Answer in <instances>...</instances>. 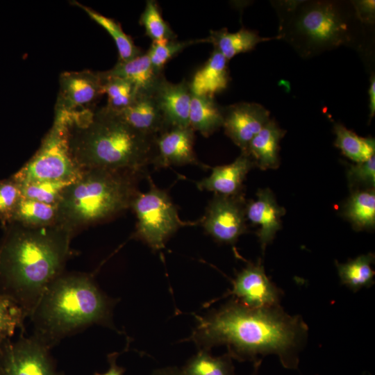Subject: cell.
<instances>
[{"label": "cell", "instance_id": "17", "mask_svg": "<svg viewBox=\"0 0 375 375\" xmlns=\"http://www.w3.org/2000/svg\"><path fill=\"white\" fill-rule=\"evenodd\" d=\"M254 166L250 156L241 152L233 162L212 167L210 176L198 181L197 187L200 190L210 191L224 196L243 194V182Z\"/></svg>", "mask_w": 375, "mask_h": 375}, {"label": "cell", "instance_id": "18", "mask_svg": "<svg viewBox=\"0 0 375 375\" xmlns=\"http://www.w3.org/2000/svg\"><path fill=\"white\" fill-rule=\"evenodd\" d=\"M118 112L131 126L151 136L168 128L153 94H138L131 105Z\"/></svg>", "mask_w": 375, "mask_h": 375}, {"label": "cell", "instance_id": "14", "mask_svg": "<svg viewBox=\"0 0 375 375\" xmlns=\"http://www.w3.org/2000/svg\"><path fill=\"white\" fill-rule=\"evenodd\" d=\"M194 131L190 127H169L156 137L152 164L156 169L196 165L208 167L197 160L194 151Z\"/></svg>", "mask_w": 375, "mask_h": 375}, {"label": "cell", "instance_id": "16", "mask_svg": "<svg viewBox=\"0 0 375 375\" xmlns=\"http://www.w3.org/2000/svg\"><path fill=\"white\" fill-rule=\"evenodd\" d=\"M190 82L185 80L178 83L168 81L165 77L153 92L163 114L167 128L187 127L192 99Z\"/></svg>", "mask_w": 375, "mask_h": 375}, {"label": "cell", "instance_id": "19", "mask_svg": "<svg viewBox=\"0 0 375 375\" xmlns=\"http://www.w3.org/2000/svg\"><path fill=\"white\" fill-rule=\"evenodd\" d=\"M229 81L228 60L214 49L205 64L194 74L190 87L193 94L214 97L226 89Z\"/></svg>", "mask_w": 375, "mask_h": 375}, {"label": "cell", "instance_id": "29", "mask_svg": "<svg viewBox=\"0 0 375 375\" xmlns=\"http://www.w3.org/2000/svg\"><path fill=\"white\" fill-rule=\"evenodd\" d=\"M233 358L228 354L212 356L201 350L181 368L183 375H235Z\"/></svg>", "mask_w": 375, "mask_h": 375}, {"label": "cell", "instance_id": "28", "mask_svg": "<svg viewBox=\"0 0 375 375\" xmlns=\"http://www.w3.org/2000/svg\"><path fill=\"white\" fill-rule=\"evenodd\" d=\"M11 222L32 227L55 224L57 222L56 206L22 197Z\"/></svg>", "mask_w": 375, "mask_h": 375}, {"label": "cell", "instance_id": "9", "mask_svg": "<svg viewBox=\"0 0 375 375\" xmlns=\"http://www.w3.org/2000/svg\"><path fill=\"white\" fill-rule=\"evenodd\" d=\"M47 346L22 335L0 347V375H59Z\"/></svg>", "mask_w": 375, "mask_h": 375}, {"label": "cell", "instance_id": "2", "mask_svg": "<svg viewBox=\"0 0 375 375\" xmlns=\"http://www.w3.org/2000/svg\"><path fill=\"white\" fill-rule=\"evenodd\" d=\"M0 239V294L29 317L47 287L63 272L74 233L58 224L11 222Z\"/></svg>", "mask_w": 375, "mask_h": 375}, {"label": "cell", "instance_id": "13", "mask_svg": "<svg viewBox=\"0 0 375 375\" xmlns=\"http://www.w3.org/2000/svg\"><path fill=\"white\" fill-rule=\"evenodd\" d=\"M269 119V112L259 103L240 102L223 108L224 132L242 153Z\"/></svg>", "mask_w": 375, "mask_h": 375}, {"label": "cell", "instance_id": "10", "mask_svg": "<svg viewBox=\"0 0 375 375\" xmlns=\"http://www.w3.org/2000/svg\"><path fill=\"white\" fill-rule=\"evenodd\" d=\"M245 207L243 194L236 196L214 194L199 222L206 232L217 242L234 244L247 231Z\"/></svg>", "mask_w": 375, "mask_h": 375}, {"label": "cell", "instance_id": "22", "mask_svg": "<svg viewBox=\"0 0 375 375\" xmlns=\"http://www.w3.org/2000/svg\"><path fill=\"white\" fill-rule=\"evenodd\" d=\"M281 38H262L257 32L242 28L235 33H230L226 28L210 31L206 42L211 43L214 49L218 51L228 60L236 55L246 53L255 49L260 42Z\"/></svg>", "mask_w": 375, "mask_h": 375}, {"label": "cell", "instance_id": "33", "mask_svg": "<svg viewBox=\"0 0 375 375\" xmlns=\"http://www.w3.org/2000/svg\"><path fill=\"white\" fill-rule=\"evenodd\" d=\"M71 183L40 181L18 183L20 185L23 198L56 206L60 199L64 189Z\"/></svg>", "mask_w": 375, "mask_h": 375}, {"label": "cell", "instance_id": "37", "mask_svg": "<svg viewBox=\"0 0 375 375\" xmlns=\"http://www.w3.org/2000/svg\"><path fill=\"white\" fill-rule=\"evenodd\" d=\"M351 3L359 21L362 23L372 24L374 19V1L362 0Z\"/></svg>", "mask_w": 375, "mask_h": 375}, {"label": "cell", "instance_id": "41", "mask_svg": "<svg viewBox=\"0 0 375 375\" xmlns=\"http://www.w3.org/2000/svg\"><path fill=\"white\" fill-rule=\"evenodd\" d=\"M59 375H60V374H59Z\"/></svg>", "mask_w": 375, "mask_h": 375}, {"label": "cell", "instance_id": "39", "mask_svg": "<svg viewBox=\"0 0 375 375\" xmlns=\"http://www.w3.org/2000/svg\"><path fill=\"white\" fill-rule=\"evenodd\" d=\"M108 361L110 364L108 370L104 374L96 373L94 375H123L124 369L117 365L115 354L109 355Z\"/></svg>", "mask_w": 375, "mask_h": 375}, {"label": "cell", "instance_id": "32", "mask_svg": "<svg viewBox=\"0 0 375 375\" xmlns=\"http://www.w3.org/2000/svg\"><path fill=\"white\" fill-rule=\"evenodd\" d=\"M26 316L13 301L0 294V347L10 340L17 329L23 328Z\"/></svg>", "mask_w": 375, "mask_h": 375}, {"label": "cell", "instance_id": "40", "mask_svg": "<svg viewBox=\"0 0 375 375\" xmlns=\"http://www.w3.org/2000/svg\"><path fill=\"white\" fill-rule=\"evenodd\" d=\"M369 117L372 119L375 114V77L374 74L371 76L369 88Z\"/></svg>", "mask_w": 375, "mask_h": 375}, {"label": "cell", "instance_id": "4", "mask_svg": "<svg viewBox=\"0 0 375 375\" xmlns=\"http://www.w3.org/2000/svg\"><path fill=\"white\" fill-rule=\"evenodd\" d=\"M112 303L92 276L63 273L46 289L29 316L33 337L49 348L93 324L110 322Z\"/></svg>", "mask_w": 375, "mask_h": 375}, {"label": "cell", "instance_id": "12", "mask_svg": "<svg viewBox=\"0 0 375 375\" xmlns=\"http://www.w3.org/2000/svg\"><path fill=\"white\" fill-rule=\"evenodd\" d=\"M231 294L249 308H259L280 305L283 292L267 276L260 260L249 263L233 281Z\"/></svg>", "mask_w": 375, "mask_h": 375}, {"label": "cell", "instance_id": "23", "mask_svg": "<svg viewBox=\"0 0 375 375\" xmlns=\"http://www.w3.org/2000/svg\"><path fill=\"white\" fill-rule=\"evenodd\" d=\"M189 125L203 136L208 137L223 126V108L214 97L192 94Z\"/></svg>", "mask_w": 375, "mask_h": 375}, {"label": "cell", "instance_id": "5", "mask_svg": "<svg viewBox=\"0 0 375 375\" xmlns=\"http://www.w3.org/2000/svg\"><path fill=\"white\" fill-rule=\"evenodd\" d=\"M140 176L127 172L92 169L63 190L57 208V222L72 233L131 208Z\"/></svg>", "mask_w": 375, "mask_h": 375}, {"label": "cell", "instance_id": "3", "mask_svg": "<svg viewBox=\"0 0 375 375\" xmlns=\"http://www.w3.org/2000/svg\"><path fill=\"white\" fill-rule=\"evenodd\" d=\"M67 140L70 153L83 171L99 169L144 174L152 164L156 137L131 126L106 106L69 112Z\"/></svg>", "mask_w": 375, "mask_h": 375}, {"label": "cell", "instance_id": "1", "mask_svg": "<svg viewBox=\"0 0 375 375\" xmlns=\"http://www.w3.org/2000/svg\"><path fill=\"white\" fill-rule=\"evenodd\" d=\"M308 326L301 315H292L281 305L253 308L233 299L198 317L191 339L208 351L224 344L233 359L262 362L259 356L275 355L283 367L297 369L308 340Z\"/></svg>", "mask_w": 375, "mask_h": 375}, {"label": "cell", "instance_id": "36", "mask_svg": "<svg viewBox=\"0 0 375 375\" xmlns=\"http://www.w3.org/2000/svg\"><path fill=\"white\" fill-rule=\"evenodd\" d=\"M351 188L364 186L374 188L375 186V156L366 161L350 165L347 173Z\"/></svg>", "mask_w": 375, "mask_h": 375}, {"label": "cell", "instance_id": "31", "mask_svg": "<svg viewBox=\"0 0 375 375\" xmlns=\"http://www.w3.org/2000/svg\"><path fill=\"white\" fill-rule=\"evenodd\" d=\"M140 22L152 42L160 43L176 40V35L162 18L159 7L153 0L147 1Z\"/></svg>", "mask_w": 375, "mask_h": 375}, {"label": "cell", "instance_id": "27", "mask_svg": "<svg viewBox=\"0 0 375 375\" xmlns=\"http://www.w3.org/2000/svg\"><path fill=\"white\" fill-rule=\"evenodd\" d=\"M333 131L336 135L335 146L348 158L361 162L374 156V138L358 136L340 123L334 125Z\"/></svg>", "mask_w": 375, "mask_h": 375}, {"label": "cell", "instance_id": "34", "mask_svg": "<svg viewBox=\"0 0 375 375\" xmlns=\"http://www.w3.org/2000/svg\"><path fill=\"white\" fill-rule=\"evenodd\" d=\"M201 42H206V39H195L185 41L176 40L165 42H152L147 53L152 66L159 72H162L167 62L181 53L185 48Z\"/></svg>", "mask_w": 375, "mask_h": 375}, {"label": "cell", "instance_id": "15", "mask_svg": "<svg viewBox=\"0 0 375 375\" xmlns=\"http://www.w3.org/2000/svg\"><path fill=\"white\" fill-rule=\"evenodd\" d=\"M256 197V200L246 203L245 214L247 220L259 226L256 235L264 253L281 228V217L285 214V208L278 204L269 188L258 190Z\"/></svg>", "mask_w": 375, "mask_h": 375}, {"label": "cell", "instance_id": "21", "mask_svg": "<svg viewBox=\"0 0 375 375\" xmlns=\"http://www.w3.org/2000/svg\"><path fill=\"white\" fill-rule=\"evenodd\" d=\"M285 133V131L270 119L252 139L246 153L250 156L254 165L262 170L278 168L280 164L279 143Z\"/></svg>", "mask_w": 375, "mask_h": 375}, {"label": "cell", "instance_id": "6", "mask_svg": "<svg viewBox=\"0 0 375 375\" xmlns=\"http://www.w3.org/2000/svg\"><path fill=\"white\" fill-rule=\"evenodd\" d=\"M283 20L284 33L305 55L353 42V17L339 3L328 1L290 3Z\"/></svg>", "mask_w": 375, "mask_h": 375}, {"label": "cell", "instance_id": "35", "mask_svg": "<svg viewBox=\"0 0 375 375\" xmlns=\"http://www.w3.org/2000/svg\"><path fill=\"white\" fill-rule=\"evenodd\" d=\"M22 198L20 185L12 176L0 181V222L3 228L12 222Z\"/></svg>", "mask_w": 375, "mask_h": 375}, {"label": "cell", "instance_id": "24", "mask_svg": "<svg viewBox=\"0 0 375 375\" xmlns=\"http://www.w3.org/2000/svg\"><path fill=\"white\" fill-rule=\"evenodd\" d=\"M343 215L355 230H372L375 226L374 188L352 192L344 206Z\"/></svg>", "mask_w": 375, "mask_h": 375}, {"label": "cell", "instance_id": "11", "mask_svg": "<svg viewBox=\"0 0 375 375\" xmlns=\"http://www.w3.org/2000/svg\"><path fill=\"white\" fill-rule=\"evenodd\" d=\"M103 94L100 72H65L59 77V90L55 109L74 112L94 109Z\"/></svg>", "mask_w": 375, "mask_h": 375}, {"label": "cell", "instance_id": "7", "mask_svg": "<svg viewBox=\"0 0 375 375\" xmlns=\"http://www.w3.org/2000/svg\"><path fill=\"white\" fill-rule=\"evenodd\" d=\"M69 113L55 109L51 128L35 155L12 176L19 184L40 182H73L83 170L69 151L67 125Z\"/></svg>", "mask_w": 375, "mask_h": 375}, {"label": "cell", "instance_id": "38", "mask_svg": "<svg viewBox=\"0 0 375 375\" xmlns=\"http://www.w3.org/2000/svg\"><path fill=\"white\" fill-rule=\"evenodd\" d=\"M260 362L253 364V371L251 375H258ZM151 375H183L181 369L176 367H167L155 370Z\"/></svg>", "mask_w": 375, "mask_h": 375}, {"label": "cell", "instance_id": "30", "mask_svg": "<svg viewBox=\"0 0 375 375\" xmlns=\"http://www.w3.org/2000/svg\"><path fill=\"white\" fill-rule=\"evenodd\" d=\"M103 79V92L108 97L106 105L109 108L120 112L128 108L135 99L138 91L128 80L108 76L100 72Z\"/></svg>", "mask_w": 375, "mask_h": 375}, {"label": "cell", "instance_id": "8", "mask_svg": "<svg viewBox=\"0 0 375 375\" xmlns=\"http://www.w3.org/2000/svg\"><path fill=\"white\" fill-rule=\"evenodd\" d=\"M149 190L138 192L131 208L136 218V237L153 250L165 247L167 239L180 227L196 223L183 222L168 194L158 188L149 178Z\"/></svg>", "mask_w": 375, "mask_h": 375}, {"label": "cell", "instance_id": "26", "mask_svg": "<svg viewBox=\"0 0 375 375\" xmlns=\"http://www.w3.org/2000/svg\"><path fill=\"white\" fill-rule=\"evenodd\" d=\"M73 3L83 10L93 21L110 35L118 51V61L128 62L142 53L135 45L132 38L123 31L121 25L115 19L107 17L77 1H74Z\"/></svg>", "mask_w": 375, "mask_h": 375}, {"label": "cell", "instance_id": "20", "mask_svg": "<svg viewBox=\"0 0 375 375\" xmlns=\"http://www.w3.org/2000/svg\"><path fill=\"white\" fill-rule=\"evenodd\" d=\"M104 73L128 80L135 86L138 94H153L165 78L162 72H158L152 66L147 52L128 62L118 61Z\"/></svg>", "mask_w": 375, "mask_h": 375}, {"label": "cell", "instance_id": "25", "mask_svg": "<svg viewBox=\"0 0 375 375\" xmlns=\"http://www.w3.org/2000/svg\"><path fill=\"white\" fill-rule=\"evenodd\" d=\"M374 260V254L368 253L344 263L336 261L340 283L353 292L372 287L374 284L375 272L372 267Z\"/></svg>", "mask_w": 375, "mask_h": 375}]
</instances>
